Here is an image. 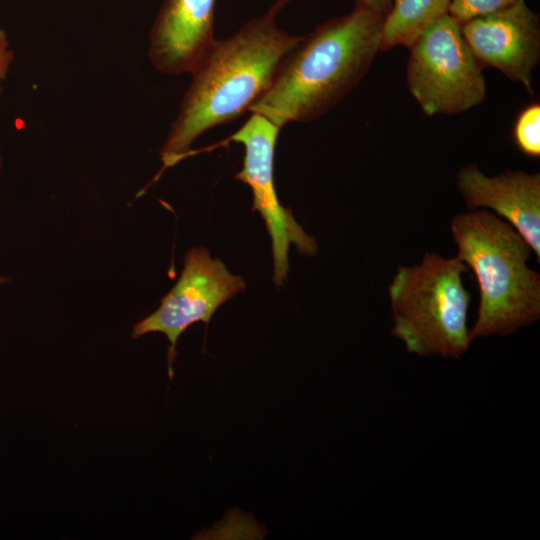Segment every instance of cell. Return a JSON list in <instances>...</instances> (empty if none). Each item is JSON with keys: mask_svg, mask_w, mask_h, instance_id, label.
<instances>
[{"mask_svg": "<svg viewBox=\"0 0 540 540\" xmlns=\"http://www.w3.org/2000/svg\"><path fill=\"white\" fill-rule=\"evenodd\" d=\"M274 17L268 12L233 36L214 40L191 72L189 88L160 149L164 167L180 162L204 132L240 117L269 89L302 40L279 29Z\"/></svg>", "mask_w": 540, "mask_h": 540, "instance_id": "6da1fadb", "label": "cell"}, {"mask_svg": "<svg viewBox=\"0 0 540 540\" xmlns=\"http://www.w3.org/2000/svg\"><path fill=\"white\" fill-rule=\"evenodd\" d=\"M383 17L356 4L302 37L249 111L280 128L327 112L358 84L381 50Z\"/></svg>", "mask_w": 540, "mask_h": 540, "instance_id": "7a4b0ae2", "label": "cell"}, {"mask_svg": "<svg viewBox=\"0 0 540 540\" xmlns=\"http://www.w3.org/2000/svg\"><path fill=\"white\" fill-rule=\"evenodd\" d=\"M457 258L469 266L480 303L471 340L508 336L540 317V276L527 266L531 248L511 225L486 210L456 215Z\"/></svg>", "mask_w": 540, "mask_h": 540, "instance_id": "3957f363", "label": "cell"}, {"mask_svg": "<svg viewBox=\"0 0 540 540\" xmlns=\"http://www.w3.org/2000/svg\"><path fill=\"white\" fill-rule=\"evenodd\" d=\"M457 257L426 253L420 264L398 266L389 286L392 334L409 353L460 358L471 337L467 324L470 293Z\"/></svg>", "mask_w": 540, "mask_h": 540, "instance_id": "277c9868", "label": "cell"}, {"mask_svg": "<svg viewBox=\"0 0 540 540\" xmlns=\"http://www.w3.org/2000/svg\"><path fill=\"white\" fill-rule=\"evenodd\" d=\"M408 48L407 85L427 116L461 113L484 100L482 68L461 24L449 13L428 25Z\"/></svg>", "mask_w": 540, "mask_h": 540, "instance_id": "5b68a950", "label": "cell"}, {"mask_svg": "<svg viewBox=\"0 0 540 540\" xmlns=\"http://www.w3.org/2000/svg\"><path fill=\"white\" fill-rule=\"evenodd\" d=\"M280 127L266 117L252 113L230 140L244 147L242 169L235 179L248 185L253 195V211L260 213L271 238L273 282L283 286L289 271L288 252L294 244L299 253L314 256L316 240L295 220L290 208L281 205L274 184V152Z\"/></svg>", "mask_w": 540, "mask_h": 540, "instance_id": "8992f818", "label": "cell"}, {"mask_svg": "<svg viewBox=\"0 0 540 540\" xmlns=\"http://www.w3.org/2000/svg\"><path fill=\"white\" fill-rule=\"evenodd\" d=\"M246 287L242 277L231 274L219 258L212 259L207 249L191 248L185 255L181 275L161 299L159 307L137 322L133 339L150 333H163L168 341V374L174 376L176 344L184 331L196 322L208 326L216 310Z\"/></svg>", "mask_w": 540, "mask_h": 540, "instance_id": "52a82bcc", "label": "cell"}, {"mask_svg": "<svg viewBox=\"0 0 540 540\" xmlns=\"http://www.w3.org/2000/svg\"><path fill=\"white\" fill-rule=\"evenodd\" d=\"M469 49L482 67H494L532 94L540 57L539 16L524 0L461 24Z\"/></svg>", "mask_w": 540, "mask_h": 540, "instance_id": "ba28073f", "label": "cell"}, {"mask_svg": "<svg viewBox=\"0 0 540 540\" xmlns=\"http://www.w3.org/2000/svg\"><path fill=\"white\" fill-rule=\"evenodd\" d=\"M216 0H164L151 26L148 58L167 75L190 73L214 42Z\"/></svg>", "mask_w": 540, "mask_h": 540, "instance_id": "9c48e42d", "label": "cell"}, {"mask_svg": "<svg viewBox=\"0 0 540 540\" xmlns=\"http://www.w3.org/2000/svg\"><path fill=\"white\" fill-rule=\"evenodd\" d=\"M457 187L468 209H493L522 236L540 261V174L505 171L486 176L475 164L462 167Z\"/></svg>", "mask_w": 540, "mask_h": 540, "instance_id": "30bf717a", "label": "cell"}, {"mask_svg": "<svg viewBox=\"0 0 540 540\" xmlns=\"http://www.w3.org/2000/svg\"><path fill=\"white\" fill-rule=\"evenodd\" d=\"M451 0H391L383 17L381 50L409 47L433 21L448 13Z\"/></svg>", "mask_w": 540, "mask_h": 540, "instance_id": "8fae6325", "label": "cell"}, {"mask_svg": "<svg viewBox=\"0 0 540 540\" xmlns=\"http://www.w3.org/2000/svg\"><path fill=\"white\" fill-rule=\"evenodd\" d=\"M513 140L526 156H540V105L532 103L518 114L513 127Z\"/></svg>", "mask_w": 540, "mask_h": 540, "instance_id": "7c38bea8", "label": "cell"}, {"mask_svg": "<svg viewBox=\"0 0 540 540\" xmlns=\"http://www.w3.org/2000/svg\"><path fill=\"white\" fill-rule=\"evenodd\" d=\"M516 0H451L448 13L460 24L514 3Z\"/></svg>", "mask_w": 540, "mask_h": 540, "instance_id": "4fadbf2b", "label": "cell"}, {"mask_svg": "<svg viewBox=\"0 0 540 540\" xmlns=\"http://www.w3.org/2000/svg\"><path fill=\"white\" fill-rule=\"evenodd\" d=\"M13 61L14 52L11 48L10 40L6 31L0 27V96Z\"/></svg>", "mask_w": 540, "mask_h": 540, "instance_id": "5bb4252c", "label": "cell"}, {"mask_svg": "<svg viewBox=\"0 0 540 540\" xmlns=\"http://www.w3.org/2000/svg\"><path fill=\"white\" fill-rule=\"evenodd\" d=\"M291 0H276L270 8L269 13L276 15ZM356 4L365 6L375 12L385 15L391 4V0H356Z\"/></svg>", "mask_w": 540, "mask_h": 540, "instance_id": "9a60e30c", "label": "cell"}, {"mask_svg": "<svg viewBox=\"0 0 540 540\" xmlns=\"http://www.w3.org/2000/svg\"><path fill=\"white\" fill-rule=\"evenodd\" d=\"M9 279L7 277L0 276V287L7 283Z\"/></svg>", "mask_w": 540, "mask_h": 540, "instance_id": "2e32d148", "label": "cell"}, {"mask_svg": "<svg viewBox=\"0 0 540 540\" xmlns=\"http://www.w3.org/2000/svg\"><path fill=\"white\" fill-rule=\"evenodd\" d=\"M2 167H3V157H2L1 150H0V172L2 170Z\"/></svg>", "mask_w": 540, "mask_h": 540, "instance_id": "e0dca14e", "label": "cell"}]
</instances>
